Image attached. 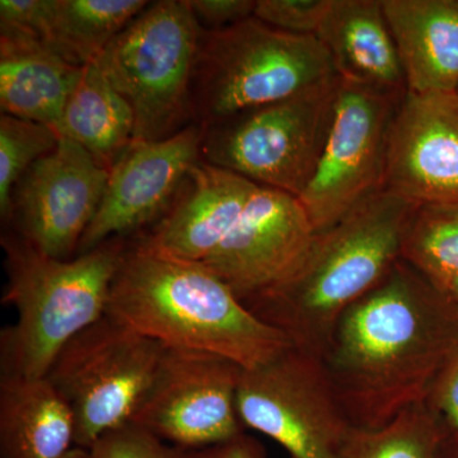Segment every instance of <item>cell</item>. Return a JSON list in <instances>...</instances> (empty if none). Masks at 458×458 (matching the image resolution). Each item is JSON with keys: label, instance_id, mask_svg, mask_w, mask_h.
Instances as JSON below:
<instances>
[{"label": "cell", "instance_id": "5b68a950", "mask_svg": "<svg viewBox=\"0 0 458 458\" xmlns=\"http://www.w3.org/2000/svg\"><path fill=\"white\" fill-rule=\"evenodd\" d=\"M335 75L316 36L280 31L255 17L222 30L203 29L192 80L194 123L210 128Z\"/></svg>", "mask_w": 458, "mask_h": 458}, {"label": "cell", "instance_id": "2e32d148", "mask_svg": "<svg viewBox=\"0 0 458 458\" xmlns=\"http://www.w3.org/2000/svg\"><path fill=\"white\" fill-rule=\"evenodd\" d=\"M256 188L234 172L198 162L167 212L138 243L168 258L204 262L236 225Z\"/></svg>", "mask_w": 458, "mask_h": 458}, {"label": "cell", "instance_id": "ac0fdd59", "mask_svg": "<svg viewBox=\"0 0 458 458\" xmlns=\"http://www.w3.org/2000/svg\"><path fill=\"white\" fill-rule=\"evenodd\" d=\"M408 92L458 93V0H382Z\"/></svg>", "mask_w": 458, "mask_h": 458}, {"label": "cell", "instance_id": "30bf717a", "mask_svg": "<svg viewBox=\"0 0 458 458\" xmlns=\"http://www.w3.org/2000/svg\"><path fill=\"white\" fill-rule=\"evenodd\" d=\"M403 96L340 78L324 152L311 182L298 198L316 233L384 191L391 128Z\"/></svg>", "mask_w": 458, "mask_h": 458}, {"label": "cell", "instance_id": "f546056e", "mask_svg": "<svg viewBox=\"0 0 458 458\" xmlns=\"http://www.w3.org/2000/svg\"><path fill=\"white\" fill-rule=\"evenodd\" d=\"M191 458H267V454L255 437L242 433L231 441L192 451Z\"/></svg>", "mask_w": 458, "mask_h": 458}, {"label": "cell", "instance_id": "4dcf8cb0", "mask_svg": "<svg viewBox=\"0 0 458 458\" xmlns=\"http://www.w3.org/2000/svg\"><path fill=\"white\" fill-rule=\"evenodd\" d=\"M437 458H458V432H448L443 439Z\"/></svg>", "mask_w": 458, "mask_h": 458}, {"label": "cell", "instance_id": "1f68e13d", "mask_svg": "<svg viewBox=\"0 0 458 458\" xmlns=\"http://www.w3.org/2000/svg\"><path fill=\"white\" fill-rule=\"evenodd\" d=\"M64 458H93L92 454L89 450H84V448L73 447L68 452V454Z\"/></svg>", "mask_w": 458, "mask_h": 458}, {"label": "cell", "instance_id": "484cf974", "mask_svg": "<svg viewBox=\"0 0 458 458\" xmlns=\"http://www.w3.org/2000/svg\"><path fill=\"white\" fill-rule=\"evenodd\" d=\"M89 451L93 458H191L192 454L132 423L104 434Z\"/></svg>", "mask_w": 458, "mask_h": 458}, {"label": "cell", "instance_id": "7402d4cb", "mask_svg": "<svg viewBox=\"0 0 458 458\" xmlns=\"http://www.w3.org/2000/svg\"><path fill=\"white\" fill-rule=\"evenodd\" d=\"M146 0H42L35 35L75 66L95 63Z\"/></svg>", "mask_w": 458, "mask_h": 458}, {"label": "cell", "instance_id": "277c9868", "mask_svg": "<svg viewBox=\"0 0 458 458\" xmlns=\"http://www.w3.org/2000/svg\"><path fill=\"white\" fill-rule=\"evenodd\" d=\"M8 283L3 303L17 319L0 333V377L44 378L60 351L107 313L126 243L113 238L86 254H41L16 232L2 237Z\"/></svg>", "mask_w": 458, "mask_h": 458}, {"label": "cell", "instance_id": "4316f807", "mask_svg": "<svg viewBox=\"0 0 458 458\" xmlns=\"http://www.w3.org/2000/svg\"><path fill=\"white\" fill-rule=\"evenodd\" d=\"M331 0H256L254 17L273 29L316 36Z\"/></svg>", "mask_w": 458, "mask_h": 458}, {"label": "cell", "instance_id": "6da1fadb", "mask_svg": "<svg viewBox=\"0 0 458 458\" xmlns=\"http://www.w3.org/2000/svg\"><path fill=\"white\" fill-rule=\"evenodd\" d=\"M458 348V304L400 259L337 322L322 360L352 427L378 429L426 401Z\"/></svg>", "mask_w": 458, "mask_h": 458}, {"label": "cell", "instance_id": "8992f818", "mask_svg": "<svg viewBox=\"0 0 458 458\" xmlns=\"http://www.w3.org/2000/svg\"><path fill=\"white\" fill-rule=\"evenodd\" d=\"M201 31L186 0H162L148 5L96 60L132 108V140H167L194 123L191 90Z\"/></svg>", "mask_w": 458, "mask_h": 458}, {"label": "cell", "instance_id": "d4e9b609", "mask_svg": "<svg viewBox=\"0 0 458 458\" xmlns=\"http://www.w3.org/2000/svg\"><path fill=\"white\" fill-rule=\"evenodd\" d=\"M59 132L47 123L2 114L0 117V214L11 222L13 190L27 171L55 149Z\"/></svg>", "mask_w": 458, "mask_h": 458}, {"label": "cell", "instance_id": "3957f363", "mask_svg": "<svg viewBox=\"0 0 458 458\" xmlns=\"http://www.w3.org/2000/svg\"><path fill=\"white\" fill-rule=\"evenodd\" d=\"M414 205L387 190L378 192L334 227L316 233L284 282L243 304L294 348L322 357L346 310L400 260L401 238Z\"/></svg>", "mask_w": 458, "mask_h": 458}, {"label": "cell", "instance_id": "ba28073f", "mask_svg": "<svg viewBox=\"0 0 458 458\" xmlns=\"http://www.w3.org/2000/svg\"><path fill=\"white\" fill-rule=\"evenodd\" d=\"M165 349L108 313L66 344L47 378L73 412L74 447L131 423Z\"/></svg>", "mask_w": 458, "mask_h": 458}, {"label": "cell", "instance_id": "44dd1931", "mask_svg": "<svg viewBox=\"0 0 458 458\" xmlns=\"http://www.w3.org/2000/svg\"><path fill=\"white\" fill-rule=\"evenodd\" d=\"M56 131L110 170L134 140L135 117L129 102L108 82L98 65L90 63L84 66Z\"/></svg>", "mask_w": 458, "mask_h": 458}, {"label": "cell", "instance_id": "ffe728a7", "mask_svg": "<svg viewBox=\"0 0 458 458\" xmlns=\"http://www.w3.org/2000/svg\"><path fill=\"white\" fill-rule=\"evenodd\" d=\"M74 417L47 377H0V458H64Z\"/></svg>", "mask_w": 458, "mask_h": 458}, {"label": "cell", "instance_id": "e0dca14e", "mask_svg": "<svg viewBox=\"0 0 458 458\" xmlns=\"http://www.w3.org/2000/svg\"><path fill=\"white\" fill-rule=\"evenodd\" d=\"M316 38L344 81L393 95L408 92L382 0H331Z\"/></svg>", "mask_w": 458, "mask_h": 458}, {"label": "cell", "instance_id": "8fae6325", "mask_svg": "<svg viewBox=\"0 0 458 458\" xmlns=\"http://www.w3.org/2000/svg\"><path fill=\"white\" fill-rule=\"evenodd\" d=\"M243 369L210 352L165 348L131 423L190 451L245 433L237 411Z\"/></svg>", "mask_w": 458, "mask_h": 458}, {"label": "cell", "instance_id": "cb8c5ba5", "mask_svg": "<svg viewBox=\"0 0 458 458\" xmlns=\"http://www.w3.org/2000/svg\"><path fill=\"white\" fill-rule=\"evenodd\" d=\"M447 434L424 401L378 429L352 428L336 458H437Z\"/></svg>", "mask_w": 458, "mask_h": 458}, {"label": "cell", "instance_id": "5bb4252c", "mask_svg": "<svg viewBox=\"0 0 458 458\" xmlns=\"http://www.w3.org/2000/svg\"><path fill=\"white\" fill-rule=\"evenodd\" d=\"M315 236L300 199L258 185L236 225L201 264L245 303L284 282Z\"/></svg>", "mask_w": 458, "mask_h": 458}, {"label": "cell", "instance_id": "7c38bea8", "mask_svg": "<svg viewBox=\"0 0 458 458\" xmlns=\"http://www.w3.org/2000/svg\"><path fill=\"white\" fill-rule=\"evenodd\" d=\"M107 180V168L84 148L60 138L13 190L14 232L41 254L68 259L95 218Z\"/></svg>", "mask_w": 458, "mask_h": 458}, {"label": "cell", "instance_id": "603a6c76", "mask_svg": "<svg viewBox=\"0 0 458 458\" xmlns=\"http://www.w3.org/2000/svg\"><path fill=\"white\" fill-rule=\"evenodd\" d=\"M400 256L443 291L458 279V203H415Z\"/></svg>", "mask_w": 458, "mask_h": 458}, {"label": "cell", "instance_id": "f1b7e54d", "mask_svg": "<svg viewBox=\"0 0 458 458\" xmlns=\"http://www.w3.org/2000/svg\"><path fill=\"white\" fill-rule=\"evenodd\" d=\"M198 22L214 31L254 17L256 0H186Z\"/></svg>", "mask_w": 458, "mask_h": 458}, {"label": "cell", "instance_id": "4fadbf2b", "mask_svg": "<svg viewBox=\"0 0 458 458\" xmlns=\"http://www.w3.org/2000/svg\"><path fill=\"white\" fill-rule=\"evenodd\" d=\"M205 129L191 123L162 140H132L113 167L104 198L78 247L86 254L113 238H123L167 212L188 176L201 161Z\"/></svg>", "mask_w": 458, "mask_h": 458}, {"label": "cell", "instance_id": "52a82bcc", "mask_svg": "<svg viewBox=\"0 0 458 458\" xmlns=\"http://www.w3.org/2000/svg\"><path fill=\"white\" fill-rule=\"evenodd\" d=\"M340 77L205 129L201 161L300 198L311 182L335 114Z\"/></svg>", "mask_w": 458, "mask_h": 458}, {"label": "cell", "instance_id": "83f0119b", "mask_svg": "<svg viewBox=\"0 0 458 458\" xmlns=\"http://www.w3.org/2000/svg\"><path fill=\"white\" fill-rule=\"evenodd\" d=\"M426 403L448 432H458V348L434 379Z\"/></svg>", "mask_w": 458, "mask_h": 458}, {"label": "cell", "instance_id": "7a4b0ae2", "mask_svg": "<svg viewBox=\"0 0 458 458\" xmlns=\"http://www.w3.org/2000/svg\"><path fill=\"white\" fill-rule=\"evenodd\" d=\"M107 313L165 348L221 355L243 369L293 346L204 264L156 254L138 242L126 246Z\"/></svg>", "mask_w": 458, "mask_h": 458}, {"label": "cell", "instance_id": "d6986e66", "mask_svg": "<svg viewBox=\"0 0 458 458\" xmlns=\"http://www.w3.org/2000/svg\"><path fill=\"white\" fill-rule=\"evenodd\" d=\"M83 68L66 62L33 33L0 26L3 114L56 129Z\"/></svg>", "mask_w": 458, "mask_h": 458}, {"label": "cell", "instance_id": "9c48e42d", "mask_svg": "<svg viewBox=\"0 0 458 458\" xmlns=\"http://www.w3.org/2000/svg\"><path fill=\"white\" fill-rule=\"evenodd\" d=\"M237 411L243 427L269 437L291 458H336L354 428L322 357L294 346L243 369Z\"/></svg>", "mask_w": 458, "mask_h": 458}, {"label": "cell", "instance_id": "d6a6232c", "mask_svg": "<svg viewBox=\"0 0 458 458\" xmlns=\"http://www.w3.org/2000/svg\"><path fill=\"white\" fill-rule=\"evenodd\" d=\"M445 292H447V293L451 295L452 300L458 304V279L452 282L451 284L445 289Z\"/></svg>", "mask_w": 458, "mask_h": 458}, {"label": "cell", "instance_id": "9a60e30c", "mask_svg": "<svg viewBox=\"0 0 458 458\" xmlns=\"http://www.w3.org/2000/svg\"><path fill=\"white\" fill-rule=\"evenodd\" d=\"M385 190L412 203H458V93L406 92L388 141Z\"/></svg>", "mask_w": 458, "mask_h": 458}]
</instances>
